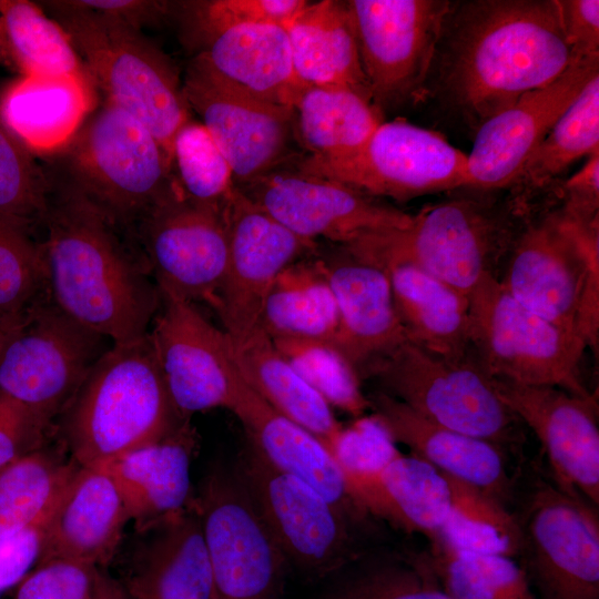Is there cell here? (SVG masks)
<instances>
[{
	"label": "cell",
	"instance_id": "13",
	"mask_svg": "<svg viewBox=\"0 0 599 599\" xmlns=\"http://www.w3.org/2000/svg\"><path fill=\"white\" fill-rule=\"evenodd\" d=\"M453 3L446 0L346 1L373 102H400L423 91Z\"/></svg>",
	"mask_w": 599,
	"mask_h": 599
},
{
	"label": "cell",
	"instance_id": "24",
	"mask_svg": "<svg viewBox=\"0 0 599 599\" xmlns=\"http://www.w3.org/2000/svg\"><path fill=\"white\" fill-rule=\"evenodd\" d=\"M367 398L372 416L412 455L505 505L510 499L511 479L502 447L440 426L382 390Z\"/></svg>",
	"mask_w": 599,
	"mask_h": 599
},
{
	"label": "cell",
	"instance_id": "5",
	"mask_svg": "<svg viewBox=\"0 0 599 599\" xmlns=\"http://www.w3.org/2000/svg\"><path fill=\"white\" fill-rule=\"evenodd\" d=\"M50 172L98 206L131 236L140 221L179 190L172 162L149 129L104 100Z\"/></svg>",
	"mask_w": 599,
	"mask_h": 599
},
{
	"label": "cell",
	"instance_id": "9",
	"mask_svg": "<svg viewBox=\"0 0 599 599\" xmlns=\"http://www.w3.org/2000/svg\"><path fill=\"white\" fill-rule=\"evenodd\" d=\"M505 235L498 215L459 199L424 207L405 230L367 235L343 246L382 270L415 266L468 296L484 275L493 273Z\"/></svg>",
	"mask_w": 599,
	"mask_h": 599
},
{
	"label": "cell",
	"instance_id": "36",
	"mask_svg": "<svg viewBox=\"0 0 599 599\" xmlns=\"http://www.w3.org/2000/svg\"><path fill=\"white\" fill-rule=\"evenodd\" d=\"M261 326L273 339L334 342L337 304L318 253L291 264L276 277L263 304Z\"/></svg>",
	"mask_w": 599,
	"mask_h": 599
},
{
	"label": "cell",
	"instance_id": "16",
	"mask_svg": "<svg viewBox=\"0 0 599 599\" xmlns=\"http://www.w3.org/2000/svg\"><path fill=\"white\" fill-rule=\"evenodd\" d=\"M161 294L213 306L226 272L223 214L189 201L180 189L132 232Z\"/></svg>",
	"mask_w": 599,
	"mask_h": 599
},
{
	"label": "cell",
	"instance_id": "23",
	"mask_svg": "<svg viewBox=\"0 0 599 599\" xmlns=\"http://www.w3.org/2000/svg\"><path fill=\"white\" fill-rule=\"evenodd\" d=\"M338 311L333 344L357 372L407 339L397 316L387 273L345 246L318 251ZM362 380V378H361Z\"/></svg>",
	"mask_w": 599,
	"mask_h": 599
},
{
	"label": "cell",
	"instance_id": "6",
	"mask_svg": "<svg viewBox=\"0 0 599 599\" xmlns=\"http://www.w3.org/2000/svg\"><path fill=\"white\" fill-rule=\"evenodd\" d=\"M505 290L559 328L599 343V220L561 210L528 226L509 260Z\"/></svg>",
	"mask_w": 599,
	"mask_h": 599
},
{
	"label": "cell",
	"instance_id": "7",
	"mask_svg": "<svg viewBox=\"0 0 599 599\" xmlns=\"http://www.w3.org/2000/svg\"><path fill=\"white\" fill-rule=\"evenodd\" d=\"M469 349L489 377L586 396L585 342L516 301L493 273L468 295Z\"/></svg>",
	"mask_w": 599,
	"mask_h": 599
},
{
	"label": "cell",
	"instance_id": "29",
	"mask_svg": "<svg viewBox=\"0 0 599 599\" xmlns=\"http://www.w3.org/2000/svg\"><path fill=\"white\" fill-rule=\"evenodd\" d=\"M251 97L292 108L304 84L296 75L284 26L247 23L213 38L192 58Z\"/></svg>",
	"mask_w": 599,
	"mask_h": 599
},
{
	"label": "cell",
	"instance_id": "45",
	"mask_svg": "<svg viewBox=\"0 0 599 599\" xmlns=\"http://www.w3.org/2000/svg\"><path fill=\"white\" fill-rule=\"evenodd\" d=\"M273 342L297 374L332 408L356 418L369 409L357 372L333 343L307 338H274Z\"/></svg>",
	"mask_w": 599,
	"mask_h": 599
},
{
	"label": "cell",
	"instance_id": "17",
	"mask_svg": "<svg viewBox=\"0 0 599 599\" xmlns=\"http://www.w3.org/2000/svg\"><path fill=\"white\" fill-rule=\"evenodd\" d=\"M236 187L296 235L348 245L367 235L405 230L414 215L345 184L285 165Z\"/></svg>",
	"mask_w": 599,
	"mask_h": 599
},
{
	"label": "cell",
	"instance_id": "30",
	"mask_svg": "<svg viewBox=\"0 0 599 599\" xmlns=\"http://www.w3.org/2000/svg\"><path fill=\"white\" fill-rule=\"evenodd\" d=\"M93 87L89 74L19 77L0 93V114L32 153L54 154L95 109Z\"/></svg>",
	"mask_w": 599,
	"mask_h": 599
},
{
	"label": "cell",
	"instance_id": "53",
	"mask_svg": "<svg viewBox=\"0 0 599 599\" xmlns=\"http://www.w3.org/2000/svg\"><path fill=\"white\" fill-rule=\"evenodd\" d=\"M79 4L101 16L136 29L156 26L171 19L172 1L154 0H78Z\"/></svg>",
	"mask_w": 599,
	"mask_h": 599
},
{
	"label": "cell",
	"instance_id": "42",
	"mask_svg": "<svg viewBox=\"0 0 599 599\" xmlns=\"http://www.w3.org/2000/svg\"><path fill=\"white\" fill-rule=\"evenodd\" d=\"M51 179L0 114V220L35 237L45 216Z\"/></svg>",
	"mask_w": 599,
	"mask_h": 599
},
{
	"label": "cell",
	"instance_id": "49",
	"mask_svg": "<svg viewBox=\"0 0 599 599\" xmlns=\"http://www.w3.org/2000/svg\"><path fill=\"white\" fill-rule=\"evenodd\" d=\"M20 582L13 599H92L100 568L54 558L37 564Z\"/></svg>",
	"mask_w": 599,
	"mask_h": 599
},
{
	"label": "cell",
	"instance_id": "32",
	"mask_svg": "<svg viewBox=\"0 0 599 599\" xmlns=\"http://www.w3.org/2000/svg\"><path fill=\"white\" fill-rule=\"evenodd\" d=\"M284 28L304 84L349 88L373 101L346 1L308 2Z\"/></svg>",
	"mask_w": 599,
	"mask_h": 599
},
{
	"label": "cell",
	"instance_id": "22",
	"mask_svg": "<svg viewBox=\"0 0 599 599\" xmlns=\"http://www.w3.org/2000/svg\"><path fill=\"white\" fill-rule=\"evenodd\" d=\"M599 74V57L572 62L551 83L530 91L476 130L468 186L514 185L530 155L586 84Z\"/></svg>",
	"mask_w": 599,
	"mask_h": 599
},
{
	"label": "cell",
	"instance_id": "15",
	"mask_svg": "<svg viewBox=\"0 0 599 599\" xmlns=\"http://www.w3.org/2000/svg\"><path fill=\"white\" fill-rule=\"evenodd\" d=\"M236 476L287 561L317 576L346 562L351 519L322 493L267 463L251 445Z\"/></svg>",
	"mask_w": 599,
	"mask_h": 599
},
{
	"label": "cell",
	"instance_id": "14",
	"mask_svg": "<svg viewBox=\"0 0 599 599\" xmlns=\"http://www.w3.org/2000/svg\"><path fill=\"white\" fill-rule=\"evenodd\" d=\"M596 508L557 486L540 484L517 516L521 567L540 599H599Z\"/></svg>",
	"mask_w": 599,
	"mask_h": 599
},
{
	"label": "cell",
	"instance_id": "37",
	"mask_svg": "<svg viewBox=\"0 0 599 599\" xmlns=\"http://www.w3.org/2000/svg\"><path fill=\"white\" fill-rule=\"evenodd\" d=\"M0 63L20 77L89 74L62 27L28 0H0Z\"/></svg>",
	"mask_w": 599,
	"mask_h": 599
},
{
	"label": "cell",
	"instance_id": "4",
	"mask_svg": "<svg viewBox=\"0 0 599 599\" xmlns=\"http://www.w3.org/2000/svg\"><path fill=\"white\" fill-rule=\"evenodd\" d=\"M39 4L62 27L105 100L142 122L171 159L173 139L191 119L172 60L140 29L95 13L78 0Z\"/></svg>",
	"mask_w": 599,
	"mask_h": 599
},
{
	"label": "cell",
	"instance_id": "21",
	"mask_svg": "<svg viewBox=\"0 0 599 599\" xmlns=\"http://www.w3.org/2000/svg\"><path fill=\"white\" fill-rule=\"evenodd\" d=\"M500 400L537 436L556 486L599 505V427L595 394L489 377Z\"/></svg>",
	"mask_w": 599,
	"mask_h": 599
},
{
	"label": "cell",
	"instance_id": "12",
	"mask_svg": "<svg viewBox=\"0 0 599 599\" xmlns=\"http://www.w3.org/2000/svg\"><path fill=\"white\" fill-rule=\"evenodd\" d=\"M194 500L211 566L212 599H281L287 560L236 474L212 471Z\"/></svg>",
	"mask_w": 599,
	"mask_h": 599
},
{
	"label": "cell",
	"instance_id": "11",
	"mask_svg": "<svg viewBox=\"0 0 599 599\" xmlns=\"http://www.w3.org/2000/svg\"><path fill=\"white\" fill-rule=\"evenodd\" d=\"M111 346L44 296L0 351V393L50 427Z\"/></svg>",
	"mask_w": 599,
	"mask_h": 599
},
{
	"label": "cell",
	"instance_id": "54",
	"mask_svg": "<svg viewBox=\"0 0 599 599\" xmlns=\"http://www.w3.org/2000/svg\"><path fill=\"white\" fill-rule=\"evenodd\" d=\"M561 210L583 219L599 217V152L566 181Z\"/></svg>",
	"mask_w": 599,
	"mask_h": 599
},
{
	"label": "cell",
	"instance_id": "18",
	"mask_svg": "<svg viewBox=\"0 0 599 599\" xmlns=\"http://www.w3.org/2000/svg\"><path fill=\"white\" fill-rule=\"evenodd\" d=\"M229 243L224 280L213 308L230 337L261 326L265 297L291 264L316 255L317 242L301 237L235 190L223 211Z\"/></svg>",
	"mask_w": 599,
	"mask_h": 599
},
{
	"label": "cell",
	"instance_id": "2",
	"mask_svg": "<svg viewBox=\"0 0 599 599\" xmlns=\"http://www.w3.org/2000/svg\"><path fill=\"white\" fill-rule=\"evenodd\" d=\"M437 59L443 98L475 132L572 63L558 0L453 3Z\"/></svg>",
	"mask_w": 599,
	"mask_h": 599
},
{
	"label": "cell",
	"instance_id": "3",
	"mask_svg": "<svg viewBox=\"0 0 599 599\" xmlns=\"http://www.w3.org/2000/svg\"><path fill=\"white\" fill-rule=\"evenodd\" d=\"M64 414L72 459L95 468L189 422L172 404L148 335L112 344Z\"/></svg>",
	"mask_w": 599,
	"mask_h": 599
},
{
	"label": "cell",
	"instance_id": "52",
	"mask_svg": "<svg viewBox=\"0 0 599 599\" xmlns=\"http://www.w3.org/2000/svg\"><path fill=\"white\" fill-rule=\"evenodd\" d=\"M44 526L0 537V595L19 583L38 562Z\"/></svg>",
	"mask_w": 599,
	"mask_h": 599
},
{
	"label": "cell",
	"instance_id": "47",
	"mask_svg": "<svg viewBox=\"0 0 599 599\" xmlns=\"http://www.w3.org/2000/svg\"><path fill=\"white\" fill-rule=\"evenodd\" d=\"M44 296L34 238L0 220V317L27 312Z\"/></svg>",
	"mask_w": 599,
	"mask_h": 599
},
{
	"label": "cell",
	"instance_id": "46",
	"mask_svg": "<svg viewBox=\"0 0 599 599\" xmlns=\"http://www.w3.org/2000/svg\"><path fill=\"white\" fill-rule=\"evenodd\" d=\"M328 599H450L428 552L372 567L351 579Z\"/></svg>",
	"mask_w": 599,
	"mask_h": 599
},
{
	"label": "cell",
	"instance_id": "35",
	"mask_svg": "<svg viewBox=\"0 0 599 599\" xmlns=\"http://www.w3.org/2000/svg\"><path fill=\"white\" fill-rule=\"evenodd\" d=\"M293 110L296 143L318 158L353 152L383 122L373 101L344 87L305 85Z\"/></svg>",
	"mask_w": 599,
	"mask_h": 599
},
{
	"label": "cell",
	"instance_id": "8",
	"mask_svg": "<svg viewBox=\"0 0 599 599\" xmlns=\"http://www.w3.org/2000/svg\"><path fill=\"white\" fill-rule=\"evenodd\" d=\"M361 378H374L382 392L440 426L500 447L516 439L520 420L469 356L445 358L406 339L369 363Z\"/></svg>",
	"mask_w": 599,
	"mask_h": 599
},
{
	"label": "cell",
	"instance_id": "43",
	"mask_svg": "<svg viewBox=\"0 0 599 599\" xmlns=\"http://www.w3.org/2000/svg\"><path fill=\"white\" fill-rule=\"evenodd\" d=\"M175 182L189 201L222 212L235 190L232 169L207 130L190 119L171 150Z\"/></svg>",
	"mask_w": 599,
	"mask_h": 599
},
{
	"label": "cell",
	"instance_id": "41",
	"mask_svg": "<svg viewBox=\"0 0 599 599\" xmlns=\"http://www.w3.org/2000/svg\"><path fill=\"white\" fill-rule=\"evenodd\" d=\"M451 483L453 509L437 540L465 551L519 556L521 528L518 517L487 493L454 478Z\"/></svg>",
	"mask_w": 599,
	"mask_h": 599
},
{
	"label": "cell",
	"instance_id": "33",
	"mask_svg": "<svg viewBox=\"0 0 599 599\" xmlns=\"http://www.w3.org/2000/svg\"><path fill=\"white\" fill-rule=\"evenodd\" d=\"M407 339L438 356L468 357V296L412 265L384 270Z\"/></svg>",
	"mask_w": 599,
	"mask_h": 599
},
{
	"label": "cell",
	"instance_id": "50",
	"mask_svg": "<svg viewBox=\"0 0 599 599\" xmlns=\"http://www.w3.org/2000/svg\"><path fill=\"white\" fill-rule=\"evenodd\" d=\"M49 426L0 393V470L42 447Z\"/></svg>",
	"mask_w": 599,
	"mask_h": 599
},
{
	"label": "cell",
	"instance_id": "48",
	"mask_svg": "<svg viewBox=\"0 0 599 599\" xmlns=\"http://www.w3.org/2000/svg\"><path fill=\"white\" fill-rule=\"evenodd\" d=\"M342 469L347 485L378 474L400 451L374 416L357 417L342 426L326 446Z\"/></svg>",
	"mask_w": 599,
	"mask_h": 599
},
{
	"label": "cell",
	"instance_id": "28",
	"mask_svg": "<svg viewBox=\"0 0 599 599\" xmlns=\"http://www.w3.org/2000/svg\"><path fill=\"white\" fill-rule=\"evenodd\" d=\"M195 433L190 422L163 439L123 454L102 467L114 483L130 521L144 530L186 509Z\"/></svg>",
	"mask_w": 599,
	"mask_h": 599
},
{
	"label": "cell",
	"instance_id": "25",
	"mask_svg": "<svg viewBox=\"0 0 599 599\" xmlns=\"http://www.w3.org/2000/svg\"><path fill=\"white\" fill-rule=\"evenodd\" d=\"M128 521L110 476L79 465L47 519L37 564L68 558L102 566L115 554Z\"/></svg>",
	"mask_w": 599,
	"mask_h": 599
},
{
	"label": "cell",
	"instance_id": "31",
	"mask_svg": "<svg viewBox=\"0 0 599 599\" xmlns=\"http://www.w3.org/2000/svg\"><path fill=\"white\" fill-rule=\"evenodd\" d=\"M355 502L408 532L437 540L451 514V478L425 460L399 453L378 474L348 484Z\"/></svg>",
	"mask_w": 599,
	"mask_h": 599
},
{
	"label": "cell",
	"instance_id": "34",
	"mask_svg": "<svg viewBox=\"0 0 599 599\" xmlns=\"http://www.w3.org/2000/svg\"><path fill=\"white\" fill-rule=\"evenodd\" d=\"M230 341L236 369L250 388L277 413L327 446L343 425L328 403L277 351L262 326L243 336L230 337Z\"/></svg>",
	"mask_w": 599,
	"mask_h": 599
},
{
	"label": "cell",
	"instance_id": "27",
	"mask_svg": "<svg viewBox=\"0 0 599 599\" xmlns=\"http://www.w3.org/2000/svg\"><path fill=\"white\" fill-rule=\"evenodd\" d=\"M124 589L131 599H212V575L195 500L144 530Z\"/></svg>",
	"mask_w": 599,
	"mask_h": 599
},
{
	"label": "cell",
	"instance_id": "56",
	"mask_svg": "<svg viewBox=\"0 0 599 599\" xmlns=\"http://www.w3.org/2000/svg\"><path fill=\"white\" fill-rule=\"evenodd\" d=\"M30 309L20 314L0 317V351L6 342L24 323Z\"/></svg>",
	"mask_w": 599,
	"mask_h": 599
},
{
	"label": "cell",
	"instance_id": "40",
	"mask_svg": "<svg viewBox=\"0 0 599 599\" xmlns=\"http://www.w3.org/2000/svg\"><path fill=\"white\" fill-rule=\"evenodd\" d=\"M427 552L450 599H540L512 557L459 550L438 540Z\"/></svg>",
	"mask_w": 599,
	"mask_h": 599
},
{
	"label": "cell",
	"instance_id": "44",
	"mask_svg": "<svg viewBox=\"0 0 599 599\" xmlns=\"http://www.w3.org/2000/svg\"><path fill=\"white\" fill-rule=\"evenodd\" d=\"M308 2L305 0L172 1L171 19L181 42L194 54L222 32L247 23L284 26Z\"/></svg>",
	"mask_w": 599,
	"mask_h": 599
},
{
	"label": "cell",
	"instance_id": "55",
	"mask_svg": "<svg viewBox=\"0 0 599 599\" xmlns=\"http://www.w3.org/2000/svg\"><path fill=\"white\" fill-rule=\"evenodd\" d=\"M92 599H131L124 587L101 569L98 573Z\"/></svg>",
	"mask_w": 599,
	"mask_h": 599
},
{
	"label": "cell",
	"instance_id": "51",
	"mask_svg": "<svg viewBox=\"0 0 599 599\" xmlns=\"http://www.w3.org/2000/svg\"><path fill=\"white\" fill-rule=\"evenodd\" d=\"M572 62L599 57V1L558 0Z\"/></svg>",
	"mask_w": 599,
	"mask_h": 599
},
{
	"label": "cell",
	"instance_id": "19",
	"mask_svg": "<svg viewBox=\"0 0 599 599\" xmlns=\"http://www.w3.org/2000/svg\"><path fill=\"white\" fill-rule=\"evenodd\" d=\"M182 84L190 110L225 156L235 185L265 175L297 155L292 108L232 88L193 59Z\"/></svg>",
	"mask_w": 599,
	"mask_h": 599
},
{
	"label": "cell",
	"instance_id": "10",
	"mask_svg": "<svg viewBox=\"0 0 599 599\" xmlns=\"http://www.w3.org/2000/svg\"><path fill=\"white\" fill-rule=\"evenodd\" d=\"M288 164L368 196L398 201L468 186L467 154L438 132L400 119L383 121L353 152L335 158L297 154Z\"/></svg>",
	"mask_w": 599,
	"mask_h": 599
},
{
	"label": "cell",
	"instance_id": "20",
	"mask_svg": "<svg viewBox=\"0 0 599 599\" xmlns=\"http://www.w3.org/2000/svg\"><path fill=\"white\" fill-rule=\"evenodd\" d=\"M148 336L172 404L183 418L213 408L230 409L236 366L223 328L213 325L194 303L161 294Z\"/></svg>",
	"mask_w": 599,
	"mask_h": 599
},
{
	"label": "cell",
	"instance_id": "26",
	"mask_svg": "<svg viewBox=\"0 0 599 599\" xmlns=\"http://www.w3.org/2000/svg\"><path fill=\"white\" fill-rule=\"evenodd\" d=\"M229 410L243 425L250 445L267 463L313 486L351 520L365 514L353 499L346 478L327 447L267 405L237 369Z\"/></svg>",
	"mask_w": 599,
	"mask_h": 599
},
{
	"label": "cell",
	"instance_id": "39",
	"mask_svg": "<svg viewBox=\"0 0 599 599\" xmlns=\"http://www.w3.org/2000/svg\"><path fill=\"white\" fill-rule=\"evenodd\" d=\"M599 152V74H596L530 155L515 185H549L571 164Z\"/></svg>",
	"mask_w": 599,
	"mask_h": 599
},
{
	"label": "cell",
	"instance_id": "1",
	"mask_svg": "<svg viewBox=\"0 0 599 599\" xmlns=\"http://www.w3.org/2000/svg\"><path fill=\"white\" fill-rule=\"evenodd\" d=\"M51 192L35 235L47 300L68 317L124 344L145 337L161 294L131 236L48 171Z\"/></svg>",
	"mask_w": 599,
	"mask_h": 599
},
{
	"label": "cell",
	"instance_id": "38",
	"mask_svg": "<svg viewBox=\"0 0 599 599\" xmlns=\"http://www.w3.org/2000/svg\"><path fill=\"white\" fill-rule=\"evenodd\" d=\"M79 465L42 447L0 470V537L44 526Z\"/></svg>",
	"mask_w": 599,
	"mask_h": 599
}]
</instances>
